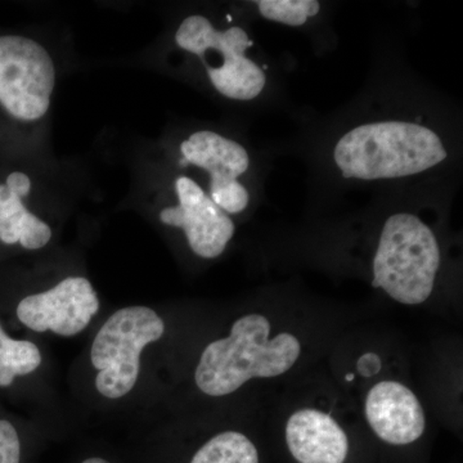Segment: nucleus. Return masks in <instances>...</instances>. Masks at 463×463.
Wrapping results in <instances>:
<instances>
[{
    "mask_svg": "<svg viewBox=\"0 0 463 463\" xmlns=\"http://www.w3.org/2000/svg\"><path fill=\"white\" fill-rule=\"evenodd\" d=\"M383 364H381V358L374 353H367V354L362 355L361 358L356 362V370L364 377H373L381 371Z\"/></svg>",
    "mask_w": 463,
    "mask_h": 463,
    "instance_id": "nucleus-17",
    "label": "nucleus"
},
{
    "mask_svg": "<svg viewBox=\"0 0 463 463\" xmlns=\"http://www.w3.org/2000/svg\"><path fill=\"white\" fill-rule=\"evenodd\" d=\"M174 192L178 203L161 209V223L182 230L197 257H221L236 231L230 215L215 205L190 176H178L174 182Z\"/></svg>",
    "mask_w": 463,
    "mask_h": 463,
    "instance_id": "nucleus-8",
    "label": "nucleus"
},
{
    "mask_svg": "<svg viewBox=\"0 0 463 463\" xmlns=\"http://www.w3.org/2000/svg\"><path fill=\"white\" fill-rule=\"evenodd\" d=\"M289 455L298 463H345L349 438L335 417L304 407L289 414L285 426Z\"/></svg>",
    "mask_w": 463,
    "mask_h": 463,
    "instance_id": "nucleus-11",
    "label": "nucleus"
},
{
    "mask_svg": "<svg viewBox=\"0 0 463 463\" xmlns=\"http://www.w3.org/2000/svg\"><path fill=\"white\" fill-rule=\"evenodd\" d=\"M190 463H260V455L248 435L228 430L209 439Z\"/></svg>",
    "mask_w": 463,
    "mask_h": 463,
    "instance_id": "nucleus-13",
    "label": "nucleus"
},
{
    "mask_svg": "<svg viewBox=\"0 0 463 463\" xmlns=\"http://www.w3.org/2000/svg\"><path fill=\"white\" fill-rule=\"evenodd\" d=\"M261 16L288 26H301L321 9L317 0H260L257 2Z\"/></svg>",
    "mask_w": 463,
    "mask_h": 463,
    "instance_id": "nucleus-15",
    "label": "nucleus"
},
{
    "mask_svg": "<svg viewBox=\"0 0 463 463\" xmlns=\"http://www.w3.org/2000/svg\"><path fill=\"white\" fill-rule=\"evenodd\" d=\"M165 332L161 317L147 307H123L114 313L97 334L90 359L99 371L96 388L109 399L124 397L139 376L141 353Z\"/></svg>",
    "mask_w": 463,
    "mask_h": 463,
    "instance_id": "nucleus-4",
    "label": "nucleus"
},
{
    "mask_svg": "<svg viewBox=\"0 0 463 463\" xmlns=\"http://www.w3.org/2000/svg\"><path fill=\"white\" fill-rule=\"evenodd\" d=\"M41 364V350L35 344L11 339L0 326V388H7L17 376L38 370Z\"/></svg>",
    "mask_w": 463,
    "mask_h": 463,
    "instance_id": "nucleus-14",
    "label": "nucleus"
},
{
    "mask_svg": "<svg viewBox=\"0 0 463 463\" xmlns=\"http://www.w3.org/2000/svg\"><path fill=\"white\" fill-rule=\"evenodd\" d=\"M99 309V297L91 283L84 277H67L48 291L21 300L17 317L30 330H51L69 337L80 334Z\"/></svg>",
    "mask_w": 463,
    "mask_h": 463,
    "instance_id": "nucleus-9",
    "label": "nucleus"
},
{
    "mask_svg": "<svg viewBox=\"0 0 463 463\" xmlns=\"http://www.w3.org/2000/svg\"><path fill=\"white\" fill-rule=\"evenodd\" d=\"M181 50L192 54L212 53L216 58H203L213 87L222 96L237 100L257 99L265 87L263 70L245 56L251 47L248 33L240 26L227 30L215 29L209 18L194 14L183 20L175 33Z\"/></svg>",
    "mask_w": 463,
    "mask_h": 463,
    "instance_id": "nucleus-5",
    "label": "nucleus"
},
{
    "mask_svg": "<svg viewBox=\"0 0 463 463\" xmlns=\"http://www.w3.org/2000/svg\"><path fill=\"white\" fill-rule=\"evenodd\" d=\"M32 191V178L23 172L11 173L0 183V241L5 245L39 250L52 240L51 225L26 206Z\"/></svg>",
    "mask_w": 463,
    "mask_h": 463,
    "instance_id": "nucleus-12",
    "label": "nucleus"
},
{
    "mask_svg": "<svg viewBox=\"0 0 463 463\" xmlns=\"http://www.w3.org/2000/svg\"><path fill=\"white\" fill-rule=\"evenodd\" d=\"M364 413L371 431L389 446L416 443L426 431L425 408L410 386L381 380L365 394Z\"/></svg>",
    "mask_w": 463,
    "mask_h": 463,
    "instance_id": "nucleus-10",
    "label": "nucleus"
},
{
    "mask_svg": "<svg viewBox=\"0 0 463 463\" xmlns=\"http://www.w3.org/2000/svg\"><path fill=\"white\" fill-rule=\"evenodd\" d=\"M440 249L419 216L398 213L383 224L373 258V288L403 306H421L434 291Z\"/></svg>",
    "mask_w": 463,
    "mask_h": 463,
    "instance_id": "nucleus-3",
    "label": "nucleus"
},
{
    "mask_svg": "<svg viewBox=\"0 0 463 463\" xmlns=\"http://www.w3.org/2000/svg\"><path fill=\"white\" fill-rule=\"evenodd\" d=\"M303 354L295 334H273V323L261 313L240 317L230 335L203 349L194 371L197 388L207 397H227L252 380L276 379L289 373Z\"/></svg>",
    "mask_w": 463,
    "mask_h": 463,
    "instance_id": "nucleus-1",
    "label": "nucleus"
},
{
    "mask_svg": "<svg viewBox=\"0 0 463 463\" xmlns=\"http://www.w3.org/2000/svg\"><path fill=\"white\" fill-rule=\"evenodd\" d=\"M448 156L437 133L407 121L361 125L335 147V163L345 178H403L437 166Z\"/></svg>",
    "mask_w": 463,
    "mask_h": 463,
    "instance_id": "nucleus-2",
    "label": "nucleus"
},
{
    "mask_svg": "<svg viewBox=\"0 0 463 463\" xmlns=\"http://www.w3.org/2000/svg\"><path fill=\"white\" fill-rule=\"evenodd\" d=\"M83 463H109V461H106V459L102 458H90L85 459Z\"/></svg>",
    "mask_w": 463,
    "mask_h": 463,
    "instance_id": "nucleus-18",
    "label": "nucleus"
},
{
    "mask_svg": "<svg viewBox=\"0 0 463 463\" xmlns=\"http://www.w3.org/2000/svg\"><path fill=\"white\" fill-rule=\"evenodd\" d=\"M20 438L14 426L0 420V463H20Z\"/></svg>",
    "mask_w": 463,
    "mask_h": 463,
    "instance_id": "nucleus-16",
    "label": "nucleus"
},
{
    "mask_svg": "<svg viewBox=\"0 0 463 463\" xmlns=\"http://www.w3.org/2000/svg\"><path fill=\"white\" fill-rule=\"evenodd\" d=\"M53 58L42 43L0 36V109L17 123H43L56 90Z\"/></svg>",
    "mask_w": 463,
    "mask_h": 463,
    "instance_id": "nucleus-6",
    "label": "nucleus"
},
{
    "mask_svg": "<svg viewBox=\"0 0 463 463\" xmlns=\"http://www.w3.org/2000/svg\"><path fill=\"white\" fill-rule=\"evenodd\" d=\"M183 166L194 165L210 175V199L227 214H239L249 205V192L239 178L250 165L240 143L210 130L191 134L181 145Z\"/></svg>",
    "mask_w": 463,
    "mask_h": 463,
    "instance_id": "nucleus-7",
    "label": "nucleus"
}]
</instances>
